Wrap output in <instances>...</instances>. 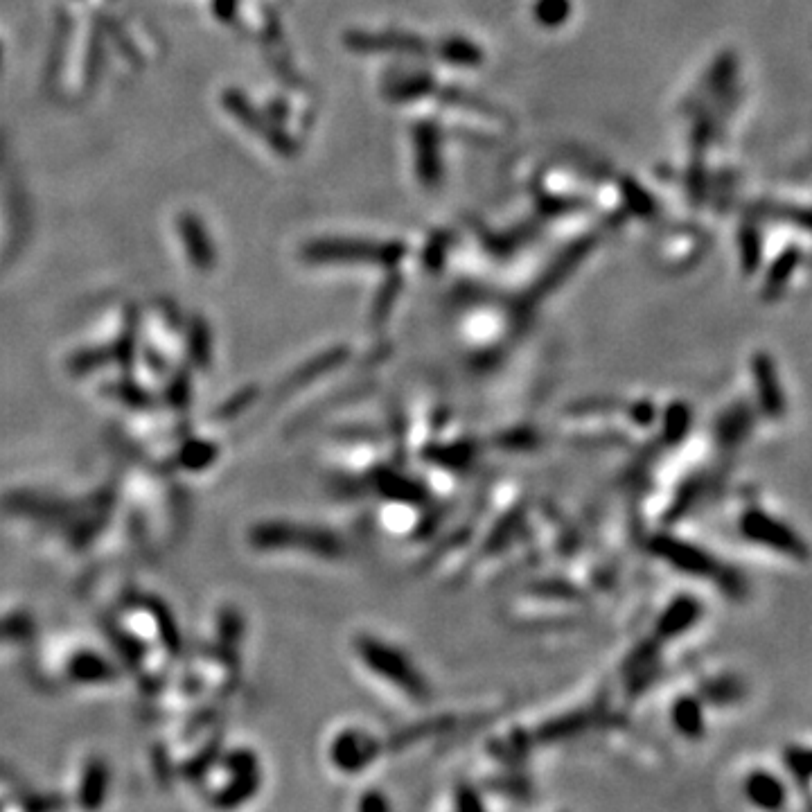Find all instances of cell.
Masks as SVG:
<instances>
[{
  "label": "cell",
  "instance_id": "obj_1",
  "mask_svg": "<svg viewBox=\"0 0 812 812\" xmlns=\"http://www.w3.org/2000/svg\"><path fill=\"white\" fill-rule=\"evenodd\" d=\"M355 650L359 659L364 661L375 675L395 684L402 693L413 697V700H429L431 695L429 682L425 679V675L411 664L404 652L395 650L393 646H388V643L375 637H370V634H361V637L355 639Z\"/></svg>",
  "mask_w": 812,
  "mask_h": 812
},
{
  "label": "cell",
  "instance_id": "obj_2",
  "mask_svg": "<svg viewBox=\"0 0 812 812\" xmlns=\"http://www.w3.org/2000/svg\"><path fill=\"white\" fill-rule=\"evenodd\" d=\"M251 544L258 549H294L307 551L321 558H339L343 544L334 533L316 526H294V524H262L251 531Z\"/></svg>",
  "mask_w": 812,
  "mask_h": 812
},
{
  "label": "cell",
  "instance_id": "obj_3",
  "mask_svg": "<svg viewBox=\"0 0 812 812\" xmlns=\"http://www.w3.org/2000/svg\"><path fill=\"white\" fill-rule=\"evenodd\" d=\"M650 549L655 551L659 558H664L666 562L673 564V567L679 571L691 573V576H704L709 580H718V585L725 589L738 587V578L731 576L725 567H720L713 555L697 549V546H693V544L677 540V537H670V535L652 537Z\"/></svg>",
  "mask_w": 812,
  "mask_h": 812
},
{
  "label": "cell",
  "instance_id": "obj_4",
  "mask_svg": "<svg viewBox=\"0 0 812 812\" xmlns=\"http://www.w3.org/2000/svg\"><path fill=\"white\" fill-rule=\"evenodd\" d=\"M402 244L375 242H319L307 249V258L319 262H377L395 264L402 258Z\"/></svg>",
  "mask_w": 812,
  "mask_h": 812
},
{
  "label": "cell",
  "instance_id": "obj_5",
  "mask_svg": "<svg viewBox=\"0 0 812 812\" xmlns=\"http://www.w3.org/2000/svg\"><path fill=\"white\" fill-rule=\"evenodd\" d=\"M379 752H382L379 740L359 729L341 731L330 747L332 763L346 774H357L361 770H366V767L379 756Z\"/></svg>",
  "mask_w": 812,
  "mask_h": 812
},
{
  "label": "cell",
  "instance_id": "obj_6",
  "mask_svg": "<svg viewBox=\"0 0 812 812\" xmlns=\"http://www.w3.org/2000/svg\"><path fill=\"white\" fill-rule=\"evenodd\" d=\"M743 533L754 540L756 544H765L774 551L797 555L803 558L806 555V546L801 544V540L794 535L788 526H783L781 522H776L770 515L761 513V510H754V513H747L743 519Z\"/></svg>",
  "mask_w": 812,
  "mask_h": 812
},
{
  "label": "cell",
  "instance_id": "obj_7",
  "mask_svg": "<svg viewBox=\"0 0 812 812\" xmlns=\"http://www.w3.org/2000/svg\"><path fill=\"white\" fill-rule=\"evenodd\" d=\"M700 619V603L693 598H675L668 609L661 614L657 623V634L661 639H675L684 634L691 625Z\"/></svg>",
  "mask_w": 812,
  "mask_h": 812
},
{
  "label": "cell",
  "instance_id": "obj_8",
  "mask_svg": "<svg viewBox=\"0 0 812 812\" xmlns=\"http://www.w3.org/2000/svg\"><path fill=\"white\" fill-rule=\"evenodd\" d=\"M373 485L377 488V492H382L388 499L411 501V503H420L427 499L425 485L409 479V476H404V474H397V472H377L373 476Z\"/></svg>",
  "mask_w": 812,
  "mask_h": 812
},
{
  "label": "cell",
  "instance_id": "obj_9",
  "mask_svg": "<svg viewBox=\"0 0 812 812\" xmlns=\"http://www.w3.org/2000/svg\"><path fill=\"white\" fill-rule=\"evenodd\" d=\"M589 725H594V716H589L587 711H573L569 716L544 725L537 738H540V743H560L562 738L582 734Z\"/></svg>",
  "mask_w": 812,
  "mask_h": 812
},
{
  "label": "cell",
  "instance_id": "obj_10",
  "mask_svg": "<svg viewBox=\"0 0 812 812\" xmlns=\"http://www.w3.org/2000/svg\"><path fill=\"white\" fill-rule=\"evenodd\" d=\"M673 722L682 736L700 738L704 734L702 704L695 697H679L673 706Z\"/></svg>",
  "mask_w": 812,
  "mask_h": 812
},
{
  "label": "cell",
  "instance_id": "obj_11",
  "mask_svg": "<svg viewBox=\"0 0 812 812\" xmlns=\"http://www.w3.org/2000/svg\"><path fill=\"white\" fill-rule=\"evenodd\" d=\"M452 725H454L452 716H438V718L425 720L422 725L406 727V729L400 731V734H395L391 738V749H406V747H411L413 743H420V740H425L429 736L445 734V731L452 729Z\"/></svg>",
  "mask_w": 812,
  "mask_h": 812
},
{
  "label": "cell",
  "instance_id": "obj_12",
  "mask_svg": "<svg viewBox=\"0 0 812 812\" xmlns=\"http://www.w3.org/2000/svg\"><path fill=\"white\" fill-rule=\"evenodd\" d=\"M747 794L749 799L758 806L763 808H776L781 806L783 799H785V790L783 785L774 779V776L765 774V772H758L752 774V779L747 781Z\"/></svg>",
  "mask_w": 812,
  "mask_h": 812
},
{
  "label": "cell",
  "instance_id": "obj_13",
  "mask_svg": "<svg viewBox=\"0 0 812 812\" xmlns=\"http://www.w3.org/2000/svg\"><path fill=\"white\" fill-rule=\"evenodd\" d=\"M756 386L761 391V404L767 413H781L783 411V397L779 391V384L772 379L770 368L765 364H756Z\"/></svg>",
  "mask_w": 812,
  "mask_h": 812
},
{
  "label": "cell",
  "instance_id": "obj_14",
  "mask_svg": "<svg viewBox=\"0 0 812 812\" xmlns=\"http://www.w3.org/2000/svg\"><path fill=\"white\" fill-rule=\"evenodd\" d=\"M688 425H691V411H688V406H684V404L670 406V409L666 411V425H664V434H666L668 443H677L679 438H684Z\"/></svg>",
  "mask_w": 812,
  "mask_h": 812
},
{
  "label": "cell",
  "instance_id": "obj_15",
  "mask_svg": "<svg viewBox=\"0 0 812 812\" xmlns=\"http://www.w3.org/2000/svg\"><path fill=\"white\" fill-rule=\"evenodd\" d=\"M476 456V447L472 443H458L454 447H438L431 458L436 463H443L449 467H465L467 463H472V458Z\"/></svg>",
  "mask_w": 812,
  "mask_h": 812
},
{
  "label": "cell",
  "instance_id": "obj_16",
  "mask_svg": "<svg viewBox=\"0 0 812 812\" xmlns=\"http://www.w3.org/2000/svg\"><path fill=\"white\" fill-rule=\"evenodd\" d=\"M104 785H107V774H104V767L102 765H93L86 774V783H84V790H82V797H84L86 806H97V803H100Z\"/></svg>",
  "mask_w": 812,
  "mask_h": 812
},
{
  "label": "cell",
  "instance_id": "obj_17",
  "mask_svg": "<svg viewBox=\"0 0 812 812\" xmlns=\"http://www.w3.org/2000/svg\"><path fill=\"white\" fill-rule=\"evenodd\" d=\"M445 55L449 61H458V64H474V61H479V50L465 41L447 43Z\"/></svg>",
  "mask_w": 812,
  "mask_h": 812
},
{
  "label": "cell",
  "instance_id": "obj_18",
  "mask_svg": "<svg viewBox=\"0 0 812 812\" xmlns=\"http://www.w3.org/2000/svg\"><path fill=\"white\" fill-rule=\"evenodd\" d=\"M567 10H569L567 0H542L540 7H537V16H540V21L544 23H560Z\"/></svg>",
  "mask_w": 812,
  "mask_h": 812
},
{
  "label": "cell",
  "instance_id": "obj_19",
  "mask_svg": "<svg viewBox=\"0 0 812 812\" xmlns=\"http://www.w3.org/2000/svg\"><path fill=\"white\" fill-rule=\"evenodd\" d=\"M456 808L458 810H483V801L479 799V794L474 792L470 785H458L456 790Z\"/></svg>",
  "mask_w": 812,
  "mask_h": 812
},
{
  "label": "cell",
  "instance_id": "obj_20",
  "mask_svg": "<svg viewBox=\"0 0 812 812\" xmlns=\"http://www.w3.org/2000/svg\"><path fill=\"white\" fill-rule=\"evenodd\" d=\"M388 808H391V803L386 801L382 792H368L364 794V799L359 801V810L366 812H386Z\"/></svg>",
  "mask_w": 812,
  "mask_h": 812
},
{
  "label": "cell",
  "instance_id": "obj_21",
  "mask_svg": "<svg viewBox=\"0 0 812 812\" xmlns=\"http://www.w3.org/2000/svg\"><path fill=\"white\" fill-rule=\"evenodd\" d=\"M630 413H632L634 420L641 422V425H648V422L655 420V406H652L650 402L634 404L632 409H630Z\"/></svg>",
  "mask_w": 812,
  "mask_h": 812
},
{
  "label": "cell",
  "instance_id": "obj_22",
  "mask_svg": "<svg viewBox=\"0 0 812 812\" xmlns=\"http://www.w3.org/2000/svg\"><path fill=\"white\" fill-rule=\"evenodd\" d=\"M23 619H12V621H3L0 623V639L5 637H19L23 632Z\"/></svg>",
  "mask_w": 812,
  "mask_h": 812
}]
</instances>
